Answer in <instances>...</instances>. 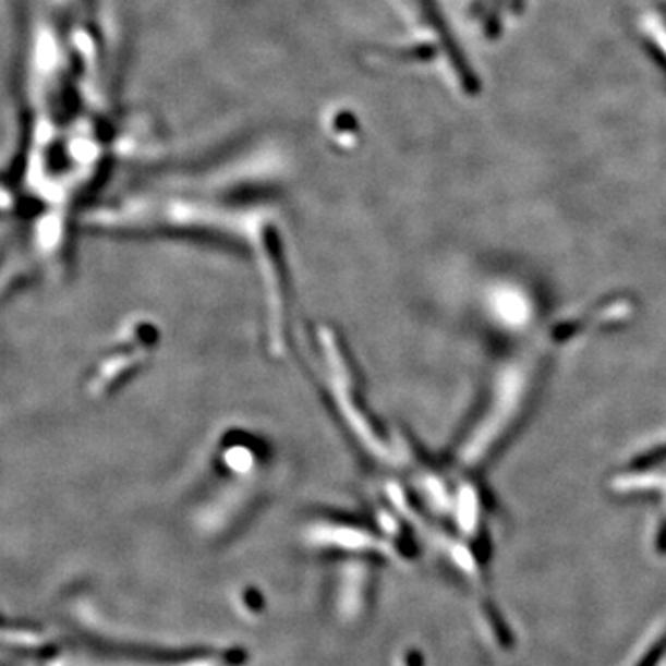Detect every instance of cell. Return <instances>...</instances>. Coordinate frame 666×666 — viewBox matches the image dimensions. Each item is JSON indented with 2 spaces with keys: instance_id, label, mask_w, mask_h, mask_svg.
<instances>
[{
  "instance_id": "1",
  "label": "cell",
  "mask_w": 666,
  "mask_h": 666,
  "mask_svg": "<svg viewBox=\"0 0 666 666\" xmlns=\"http://www.w3.org/2000/svg\"><path fill=\"white\" fill-rule=\"evenodd\" d=\"M623 666H666V613L637 644Z\"/></svg>"
}]
</instances>
